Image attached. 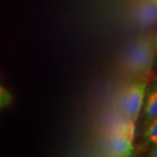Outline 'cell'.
Listing matches in <instances>:
<instances>
[{
	"mask_svg": "<svg viewBox=\"0 0 157 157\" xmlns=\"http://www.w3.org/2000/svg\"><path fill=\"white\" fill-rule=\"evenodd\" d=\"M135 123L123 118L113 129L107 139L109 155L115 157L132 156L134 153Z\"/></svg>",
	"mask_w": 157,
	"mask_h": 157,
	"instance_id": "1",
	"label": "cell"
},
{
	"mask_svg": "<svg viewBox=\"0 0 157 157\" xmlns=\"http://www.w3.org/2000/svg\"><path fill=\"white\" fill-rule=\"evenodd\" d=\"M146 93L147 82L145 80L133 82L126 88L121 100V110L124 118L136 123L140 111L144 107Z\"/></svg>",
	"mask_w": 157,
	"mask_h": 157,
	"instance_id": "2",
	"label": "cell"
},
{
	"mask_svg": "<svg viewBox=\"0 0 157 157\" xmlns=\"http://www.w3.org/2000/svg\"><path fill=\"white\" fill-rule=\"evenodd\" d=\"M155 50L149 41H141L133 51L132 66L134 70L140 73H147L151 71Z\"/></svg>",
	"mask_w": 157,
	"mask_h": 157,
	"instance_id": "3",
	"label": "cell"
},
{
	"mask_svg": "<svg viewBox=\"0 0 157 157\" xmlns=\"http://www.w3.org/2000/svg\"><path fill=\"white\" fill-rule=\"evenodd\" d=\"M143 107V113L146 120L149 121L157 118V81L147 89Z\"/></svg>",
	"mask_w": 157,
	"mask_h": 157,
	"instance_id": "4",
	"label": "cell"
},
{
	"mask_svg": "<svg viewBox=\"0 0 157 157\" xmlns=\"http://www.w3.org/2000/svg\"><path fill=\"white\" fill-rule=\"evenodd\" d=\"M143 140L152 146L157 145V118L147 121L143 131Z\"/></svg>",
	"mask_w": 157,
	"mask_h": 157,
	"instance_id": "5",
	"label": "cell"
},
{
	"mask_svg": "<svg viewBox=\"0 0 157 157\" xmlns=\"http://www.w3.org/2000/svg\"><path fill=\"white\" fill-rule=\"evenodd\" d=\"M12 101V96L7 90L0 86V109L8 106Z\"/></svg>",
	"mask_w": 157,
	"mask_h": 157,
	"instance_id": "6",
	"label": "cell"
},
{
	"mask_svg": "<svg viewBox=\"0 0 157 157\" xmlns=\"http://www.w3.org/2000/svg\"><path fill=\"white\" fill-rule=\"evenodd\" d=\"M148 156L157 157V145L153 146V147L148 151Z\"/></svg>",
	"mask_w": 157,
	"mask_h": 157,
	"instance_id": "7",
	"label": "cell"
},
{
	"mask_svg": "<svg viewBox=\"0 0 157 157\" xmlns=\"http://www.w3.org/2000/svg\"><path fill=\"white\" fill-rule=\"evenodd\" d=\"M155 62L157 65V35L155 37Z\"/></svg>",
	"mask_w": 157,
	"mask_h": 157,
	"instance_id": "8",
	"label": "cell"
},
{
	"mask_svg": "<svg viewBox=\"0 0 157 157\" xmlns=\"http://www.w3.org/2000/svg\"><path fill=\"white\" fill-rule=\"evenodd\" d=\"M154 1H155V3L157 4V0H154Z\"/></svg>",
	"mask_w": 157,
	"mask_h": 157,
	"instance_id": "9",
	"label": "cell"
}]
</instances>
